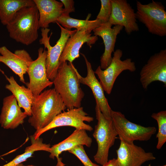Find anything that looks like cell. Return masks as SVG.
Wrapping results in <instances>:
<instances>
[{"label": "cell", "instance_id": "obj_8", "mask_svg": "<svg viewBox=\"0 0 166 166\" xmlns=\"http://www.w3.org/2000/svg\"><path fill=\"white\" fill-rule=\"evenodd\" d=\"M122 50L117 49L113 52L109 65L104 70L102 69L99 65L94 72L104 91L108 94L111 93L116 79L123 71L128 70L133 72L136 70L135 63L130 58L122 60Z\"/></svg>", "mask_w": 166, "mask_h": 166}, {"label": "cell", "instance_id": "obj_18", "mask_svg": "<svg viewBox=\"0 0 166 166\" xmlns=\"http://www.w3.org/2000/svg\"><path fill=\"white\" fill-rule=\"evenodd\" d=\"M28 116L18 105L12 95L5 97L0 115V123L5 129H14L24 123Z\"/></svg>", "mask_w": 166, "mask_h": 166}, {"label": "cell", "instance_id": "obj_15", "mask_svg": "<svg viewBox=\"0 0 166 166\" xmlns=\"http://www.w3.org/2000/svg\"><path fill=\"white\" fill-rule=\"evenodd\" d=\"M0 63L8 66L19 77L20 81L25 84L24 75L33 61L29 53L24 49H18L13 53L6 46L0 47Z\"/></svg>", "mask_w": 166, "mask_h": 166}, {"label": "cell", "instance_id": "obj_17", "mask_svg": "<svg viewBox=\"0 0 166 166\" xmlns=\"http://www.w3.org/2000/svg\"><path fill=\"white\" fill-rule=\"evenodd\" d=\"M87 30H77L68 39L59 59L60 63L64 61L72 63L80 57L79 51L83 45L86 43L91 48L98 40V36H92Z\"/></svg>", "mask_w": 166, "mask_h": 166}, {"label": "cell", "instance_id": "obj_5", "mask_svg": "<svg viewBox=\"0 0 166 166\" xmlns=\"http://www.w3.org/2000/svg\"><path fill=\"white\" fill-rule=\"evenodd\" d=\"M136 19L143 24L148 31L160 37L166 35V12L161 3L154 1L144 4L137 1Z\"/></svg>", "mask_w": 166, "mask_h": 166}, {"label": "cell", "instance_id": "obj_26", "mask_svg": "<svg viewBox=\"0 0 166 166\" xmlns=\"http://www.w3.org/2000/svg\"><path fill=\"white\" fill-rule=\"evenodd\" d=\"M68 151L76 156L84 166H101L92 162L86 154L83 145H77Z\"/></svg>", "mask_w": 166, "mask_h": 166}, {"label": "cell", "instance_id": "obj_12", "mask_svg": "<svg viewBox=\"0 0 166 166\" xmlns=\"http://www.w3.org/2000/svg\"><path fill=\"white\" fill-rule=\"evenodd\" d=\"M112 12L109 22L112 25L124 28L128 34L139 30L136 13L126 0H111Z\"/></svg>", "mask_w": 166, "mask_h": 166}, {"label": "cell", "instance_id": "obj_22", "mask_svg": "<svg viewBox=\"0 0 166 166\" xmlns=\"http://www.w3.org/2000/svg\"><path fill=\"white\" fill-rule=\"evenodd\" d=\"M35 5L33 0H0V21L6 26L21 9Z\"/></svg>", "mask_w": 166, "mask_h": 166}, {"label": "cell", "instance_id": "obj_21", "mask_svg": "<svg viewBox=\"0 0 166 166\" xmlns=\"http://www.w3.org/2000/svg\"><path fill=\"white\" fill-rule=\"evenodd\" d=\"M5 76L9 82L6 85V88L12 93L18 105L24 109L26 115L30 116L31 106L34 98L32 92L28 88L18 85L13 76L10 77Z\"/></svg>", "mask_w": 166, "mask_h": 166}, {"label": "cell", "instance_id": "obj_19", "mask_svg": "<svg viewBox=\"0 0 166 166\" xmlns=\"http://www.w3.org/2000/svg\"><path fill=\"white\" fill-rule=\"evenodd\" d=\"M92 139L84 129H76L69 137L62 141L50 147L49 157L53 159L56 158L57 164L56 166H65L62 162L59 155L64 151H68L75 147L80 145L91 147Z\"/></svg>", "mask_w": 166, "mask_h": 166}, {"label": "cell", "instance_id": "obj_13", "mask_svg": "<svg viewBox=\"0 0 166 166\" xmlns=\"http://www.w3.org/2000/svg\"><path fill=\"white\" fill-rule=\"evenodd\" d=\"M119 139L120 143L116 152L120 166H141L146 162L156 159L152 153L146 152L133 142Z\"/></svg>", "mask_w": 166, "mask_h": 166}, {"label": "cell", "instance_id": "obj_30", "mask_svg": "<svg viewBox=\"0 0 166 166\" xmlns=\"http://www.w3.org/2000/svg\"><path fill=\"white\" fill-rule=\"evenodd\" d=\"M17 166H37L34 165H32V164L28 165H24L22 163H21V164L18 165Z\"/></svg>", "mask_w": 166, "mask_h": 166}, {"label": "cell", "instance_id": "obj_3", "mask_svg": "<svg viewBox=\"0 0 166 166\" xmlns=\"http://www.w3.org/2000/svg\"><path fill=\"white\" fill-rule=\"evenodd\" d=\"M10 37L18 42L29 45L38 39L39 14L35 5L19 10L6 26Z\"/></svg>", "mask_w": 166, "mask_h": 166}, {"label": "cell", "instance_id": "obj_14", "mask_svg": "<svg viewBox=\"0 0 166 166\" xmlns=\"http://www.w3.org/2000/svg\"><path fill=\"white\" fill-rule=\"evenodd\" d=\"M84 57L87 69L86 76L82 77L77 69L75 70L80 83L89 86L91 90L97 105L102 114L107 118L110 119L112 110L110 107L107 99L105 96L104 90L99 81L96 77L91 63L85 55L81 53Z\"/></svg>", "mask_w": 166, "mask_h": 166}, {"label": "cell", "instance_id": "obj_6", "mask_svg": "<svg viewBox=\"0 0 166 166\" xmlns=\"http://www.w3.org/2000/svg\"><path fill=\"white\" fill-rule=\"evenodd\" d=\"M60 27L61 32L60 37L53 46L50 44L49 40L52 34L48 36L50 30L48 28H42V38L40 39V43L44 45L46 48L47 54L46 60V68L47 76L48 79L52 81L56 76L60 65L59 59L65 44L69 37L77 31L68 30L62 27L57 22L56 23Z\"/></svg>", "mask_w": 166, "mask_h": 166}, {"label": "cell", "instance_id": "obj_10", "mask_svg": "<svg viewBox=\"0 0 166 166\" xmlns=\"http://www.w3.org/2000/svg\"><path fill=\"white\" fill-rule=\"evenodd\" d=\"M47 50L42 47L38 50V57L29 65L27 71L29 81L26 83L27 88L34 96L39 95L48 87L53 85V81L48 78L46 68Z\"/></svg>", "mask_w": 166, "mask_h": 166}, {"label": "cell", "instance_id": "obj_27", "mask_svg": "<svg viewBox=\"0 0 166 166\" xmlns=\"http://www.w3.org/2000/svg\"><path fill=\"white\" fill-rule=\"evenodd\" d=\"M100 2L101 8L96 19L103 23L109 21L112 12V4L111 0H101Z\"/></svg>", "mask_w": 166, "mask_h": 166}, {"label": "cell", "instance_id": "obj_9", "mask_svg": "<svg viewBox=\"0 0 166 166\" xmlns=\"http://www.w3.org/2000/svg\"><path fill=\"white\" fill-rule=\"evenodd\" d=\"M94 120V118L88 116L82 107L68 109L56 116L47 126L35 132L32 135L35 139L40 137L45 132L56 128L64 126L73 127L76 129H84L91 131L93 128L91 126L85 123L90 122Z\"/></svg>", "mask_w": 166, "mask_h": 166}, {"label": "cell", "instance_id": "obj_24", "mask_svg": "<svg viewBox=\"0 0 166 166\" xmlns=\"http://www.w3.org/2000/svg\"><path fill=\"white\" fill-rule=\"evenodd\" d=\"M56 22L67 30H71L74 28L77 30H87L91 32L103 23L97 19L93 20H80L72 18L69 15L63 14L57 19Z\"/></svg>", "mask_w": 166, "mask_h": 166}, {"label": "cell", "instance_id": "obj_11", "mask_svg": "<svg viewBox=\"0 0 166 166\" xmlns=\"http://www.w3.org/2000/svg\"><path fill=\"white\" fill-rule=\"evenodd\" d=\"M140 81L145 89L152 82L156 81L162 82L166 86V49L161 50L150 57L141 70Z\"/></svg>", "mask_w": 166, "mask_h": 166}, {"label": "cell", "instance_id": "obj_1", "mask_svg": "<svg viewBox=\"0 0 166 166\" xmlns=\"http://www.w3.org/2000/svg\"><path fill=\"white\" fill-rule=\"evenodd\" d=\"M66 109L60 95L54 88L45 90L34 96L31 115L28 121L38 131L49 124Z\"/></svg>", "mask_w": 166, "mask_h": 166}, {"label": "cell", "instance_id": "obj_33", "mask_svg": "<svg viewBox=\"0 0 166 166\" xmlns=\"http://www.w3.org/2000/svg\"></svg>", "mask_w": 166, "mask_h": 166}, {"label": "cell", "instance_id": "obj_29", "mask_svg": "<svg viewBox=\"0 0 166 166\" xmlns=\"http://www.w3.org/2000/svg\"><path fill=\"white\" fill-rule=\"evenodd\" d=\"M101 166H120L117 159L113 158L108 161Z\"/></svg>", "mask_w": 166, "mask_h": 166}, {"label": "cell", "instance_id": "obj_7", "mask_svg": "<svg viewBox=\"0 0 166 166\" xmlns=\"http://www.w3.org/2000/svg\"><path fill=\"white\" fill-rule=\"evenodd\" d=\"M111 118L119 138L127 142L148 141L156 131L155 127H144L129 121L119 111L112 110Z\"/></svg>", "mask_w": 166, "mask_h": 166}, {"label": "cell", "instance_id": "obj_31", "mask_svg": "<svg viewBox=\"0 0 166 166\" xmlns=\"http://www.w3.org/2000/svg\"><path fill=\"white\" fill-rule=\"evenodd\" d=\"M0 72H1L3 74H4V72L2 70L1 68H0Z\"/></svg>", "mask_w": 166, "mask_h": 166}, {"label": "cell", "instance_id": "obj_16", "mask_svg": "<svg viewBox=\"0 0 166 166\" xmlns=\"http://www.w3.org/2000/svg\"><path fill=\"white\" fill-rule=\"evenodd\" d=\"M112 25L109 22L103 23L93 31L94 35L101 37L105 45V51L100 58V67L102 70L105 69L110 64L114 52L115 44L117 35L122 30L123 27L115 25L112 28Z\"/></svg>", "mask_w": 166, "mask_h": 166}, {"label": "cell", "instance_id": "obj_2", "mask_svg": "<svg viewBox=\"0 0 166 166\" xmlns=\"http://www.w3.org/2000/svg\"><path fill=\"white\" fill-rule=\"evenodd\" d=\"M72 63H60L56 76L52 81L54 89L61 97L66 108L81 107L85 94Z\"/></svg>", "mask_w": 166, "mask_h": 166}, {"label": "cell", "instance_id": "obj_20", "mask_svg": "<svg viewBox=\"0 0 166 166\" xmlns=\"http://www.w3.org/2000/svg\"><path fill=\"white\" fill-rule=\"evenodd\" d=\"M39 14V26L48 28L49 24L55 23L63 13V5L55 0H33Z\"/></svg>", "mask_w": 166, "mask_h": 166}, {"label": "cell", "instance_id": "obj_23", "mask_svg": "<svg viewBox=\"0 0 166 166\" xmlns=\"http://www.w3.org/2000/svg\"><path fill=\"white\" fill-rule=\"evenodd\" d=\"M30 137L31 144L26 148L24 153L17 156L11 161L2 166H17L32 157L34 152L37 151L49 152L51 147L50 144L43 143L42 138L40 137L35 139L32 135Z\"/></svg>", "mask_w": 166, "mask_h": 166}, {"label": "cell", "instance_id": "obj_28", "mask_svg": "<svg viewBox=\"0 0 166 166\" xmlns=\"http://www.w3.org/2000/svg\"><path fill=\"white\" fill-rule=\"evenodd\" d=\"M64 6L63 12L62 14L65 16H69V14L75 11L74 2L73 0H61Z\"/></svg>", "mask_w": 166, "mask_h": 166}, {"label": "cell", "instance_id": "obj_4", "mask_svg": "<svg viewBox=\"0 0 166 166\" xmlns=\"http://www.w3.org/2000/svg\"><path fill=\"white\" fill-rule=\"evenodd\" d=\"M95 112L97 121L93 136L97 145L94 160L101 165L108 161L110 148L114 144L118 136L111 118H106L96 104Z\"/></svg>", "mask_w": 166, "mask_h": 166}, {"label": "cell", "instance_id": "obj_25", "mask_svg": "<svg viewBox=\"0 0 166 166\" xmlns=\"http://www.w3.org/2000/svg\"><path fill=\"white\" fill-rule=\"evenodd\" d=\"M151 116L156 121L158 124V131L156 135L158 141L156 148L160 149L166 142V111L153 113Z\"/></svg>", "mask_w": 166, "mask_h": 166}, {"label": "cell", "instance_id": "obj_32", "mask_svg": "<svg viewBox=\"0 0 166 166\" xmlns=\"http://www.w3.org/2000/svg\"><path fill=\"white\" fill-rule=\"evenodd\" d=\"M166 166V165H162V166Z\"/></svg>", "mask_w": 166, "mask_h": 166}]
</instances>
